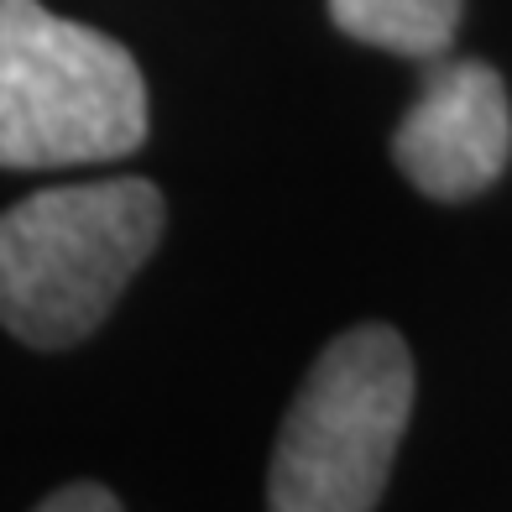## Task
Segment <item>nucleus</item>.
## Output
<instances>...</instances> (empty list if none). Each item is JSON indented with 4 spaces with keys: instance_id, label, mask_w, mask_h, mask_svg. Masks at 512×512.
Listing matches in <instances>:
<instances>
[{
    "instance_id": "3",
    "label": "nucleus",
    "mask_w": 512,
    "mask_h": 512,
    "mask_svg": "<svg viewBox=\"0 0 512 512\" xmlns=\"http://www.w3.org/2000/svg\"><path fill=\"white\" fill-rule=\"evenodd\" d=\"M147 142V79L115 37L0 0V168L110 162Z\"/></svg>"
},
{
    "instance_id": "2",
    "label": "nucleus",
    "mask_w": 512,
    "mask_h": 512,
    "mask_svg": "<svg viewBox=\"0 0 512 512\" xmlns=\"http://www.w3.org/2000/svg\"><path fill=\"white\" fill-rule=\"evenodd\" d=\"M413 413V356L398 330L356 324L309 366L277 429L267 512H377Z\"/></svg>"
},
{
    "instance_id": "5",
    "label": "nucleus",
    "mask_w": 512,
    "mask_h": 512,
    "mask_svg": "<svg viewBox=\"0 0 512 512\" xmlns=\"http://www.w3.org/2000/svg\"><path fill=\"white\" fill-rule=\"evenodd\" d=\"M465 0H330V21L366 48L403 53V58H439L450 53L460 32Z\"/></svg>"
},
{
    "instance_id": "4",
    "label": "nucleus",
    "mask_w": 512,
    "mask_h": 512,
    "mask_svg": "<svg viewBox=\"0 0 512 512\" xmlns=\"http://www.w3.org/2000/svg\"><path fill=\"white\" fill-rule=\"evenodd\" d=\"M392 162L424 199L486 194L512 162V100L492 63H434L413 110L392 131Z\"/></svg>"
},
{
    "instance_id": "1",
    "label": "nucleus",
    "mask_w": 512,
    "mask_h": 512,
    "mask_svg": "<svg viewBox=\"0 0 512 512\" xmlns=\"http://www.w3.org/2000/svg\"><path fill=\"white\" fill-rule=\"evenodd\" d=\"M168 204L147 178L27 194L0 215V324L32 351L95 335L162 241Z\"/></svg>"
},
{
    "instance_id": "6",
    "label": "nucleus",
    "mask_w": 512,
    "mask_h": 512,
    "mask_svg": "<svg viewBox=\"0 0 512 512\" xmlns=\"http://www.w3.org/2000/svg\"><path fill=\"white\" fill-rule=\"evenodd\" d=\"M32 512H121V502L95 481H74V486H63V492H53L48 502H37Z\"/></svg>"
}]
</instances>
